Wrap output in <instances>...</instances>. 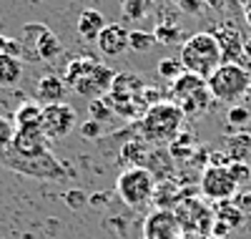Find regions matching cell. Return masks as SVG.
Wrapping results in <instances>:
<instances>
[{"instance_id": "obj_1", "label": "cell", "mask_w": 251, "mask_h": 239, "mask_svg": "<svg viewBox=\"0 0 251 239\" xmlns=\"http://www.w3.org/2000/svg\"><path fill=\"white\" fill-rule=\"evenodd\" d=\"M0 161L10 171L38 181H66L71 177V171L53 156L50 141L40 126L15 128L13 144L0 154Z\"/></svg>"}, {"instance_id": "obj_2", "label": "cell", "mask_w": 251, "mask_h": 239, "mask_svg": "<svg viewBox=\"0 0 251 239\" xmlns=\"http://www.w3.org/2000/svg\"><path fill=\"white\" fill-rule=\"evenodd\" d=\"M178 63L186 73H194L199 78H208L221 63V46L211 30H201V33H194L183 40L181 46V53H178Z\"/></svg>"}, {"instance_id": "obj_3", "label": "cell", "mask_w": 251, "mask_h": 239, "mask_svg": "<svg viewBox=\"0 0 251 239\" xmlns=\"http://www.w3.org/2000/svg\"><path fill=\"white\" fill-rule=\"evenodd\" d=\"M181 121H183V114L176 103L158 101L149 106L146 116L133 128H136V136L146 144H174L181 128Z\"/></svg>"}, {"instance_id": "obj_4", "label": "cell", "mask_w": 251, "mask_h": 239, "mask_svg": "<svg viewBox=\"0 0 251 239\" xmlns=\"http://www.w3.org/2000/svg\"><path fill=\"white\" fill-rule=\"evenodd\" d=\"M208 93L219 103L234 106L239 98H244L246 89L251 86V73L241 63H221V66L206 78Z\"/></svg>"}, {"instance_id": "obj_5", "label": "cell", "mask_w": 251, "mask_h": 239, "mask_svg": "<svg viewBox=\"0 0 251 239\" xmlns=\"http://www.w3.org/2000/svg\"><path fill=\"white\" fill-rule=\"evenodd\" d=\"M156 177L143 166H126L116 179V194L131 209H141L153 199Z\"/></svg>"}, {"instance_id": "obj_6", "label": "cell", "mask_w": 251, "mask_h": 239, "mask_svg": "<svg viewBox=\"0 0 251 239\" xmlns=\"http://www.w3.org/2000/svg\"><path fill=\"white\" fill-rule=\"evenodd\" d=\"M236 181L234 177L228 174V166L224 164H211V166H206L203 174H201V194L208 199V202H228V199H234L236 197Z\"/></svg>"}, {"instance_id": "obj_7", "label": "cell", "mask_w": 251, "mask_h": 239, "mask_svg": "<svg viewBox=\"0 0 251 239\" xmlns=\"http://www.w3.org/2000/svg\"><path fill=\"white\" fill-rule=\"evenodd\" d=\"M75 126V108L71 103H50L43 106V116H40V128L48 141H60L68 134H73Z\"/></svg>"}, {"instance_id": "obj_8", "label": "cell", "mask_w": 251, "mask_h": 239, "mask_svg": "<svg viewBox=\"0 0 251 239\" xmlns=\"http://www.w3.org/2000/svg\"><path fill=\"white\" fill-rule=\"evenodd\" d=\"M113 78H116L113 68L103 66V63H93V66L88 68V73L83 76V78L73 86V89H75V93L86 96V98H91V101H93V98H103V96L111 93Z\"/></svg>"}, {"instance_id": "obj_9", "label": "cell", "mask_w": 251, "mask_h": 239, "mask_svg": "<svg viewBox=\"0 0 251 239\" xmlns=\"http://www.w3.org/2000/svg\"><path fill=\"white\" fill-rule=\"evenodd\" d=\"M183 229L171 209H153L143 222V239H181Z\"/></svg>"}, {"instance_id": "obj_10", "label": "cell", "mask_w": 251, "mask_h": 239, "mask_svg": "<svg viewBox=\"0 0 251 239\" xmlns=\"http://www.w3.org/2000/svg\"><path fill=\"white\" fill-rule=\"evenodd\" d=\"M221 46V58L224 63H241L244 60V35L236 23H221L211 30ZM244 66V63H241Z\"/></svg>"}, {"instance_id": "obj_11", "label": "cell", "mask_w": 251, "mask_h": 239, "mask_svg": "<svg viewBox=\"0 0 251 239\" xmlns=\"http://www.w3.org/2000/svg\"><path fill=\"white\" fill-rule=\"evenodd\" d=\"M96 46L103 56H121L123 51H128V28H123L121 23H106L96 38Z\"/></svg>"}, {"instance_id": "obj_12", "label": "cell", "mask_w": 251, "mask_h": 239, "mask_svg": "<svg viewBox=\"0 0 251 239\" xmlns=\"http://www.w3.org/2000/svg\"><path fill=\"white\" fill-rule=\"evenodd\" d=\"M66 93H68V86H66V81H63L60 76H55V73L43 76V78L38 81V86H35V101H38L40 106L63 103Z\"/></svg>"}, {"instance_id": "obj_13", "label": "cell", "mask_w": 251, "mask_h": 239, "mask_svg": "<svg viewBox=\"0 0 251 239\" xmlns=\"http://www.w3.org/2000/svg\"><path fill=\"white\" fill-rule=\"evenodd\" d=\"M78 35L83 40H96L100 35V30L106 28V18L100 15V10H93V8H86L80 15H78Z\"/></svg>"}, {"instance_id": "obj_14", "label": "cell", "mask_w": 251, "mask_h": 239, "mask_svg": "<svg viewBox=\"0 0 251 239\" xmlns=\"http://www.w3.org/2000/svg\"><path fill=\"white\" fill-rule=\"evenodd\" d=\"M23 78V60L0 53V89H13Z\"/></svg>"}, {"instance_id": "obj_15", "label": "cell", "mask_w": 251, "mask_h": 239, "mask_svg": "<svg viewBox=\"0 0 251 239\" xmlns=\"http://www.w3.org/2000/svg\"><path fill=\"white\" fill-rule=\"evenodd\" d=\"M183 197H188V191H181L176 184H158L156 181V189H153V204H156V209H176V204L183 199Z\"/></svg>"}, {"instance_id": "obj_16", "label": "cell", "mask_w": 251, "mask_h": 239, "mask_svg": "<svg viewBox=\"0 0 251 239\" xmlns=\"http://www.w3.org/2000/svg\"><path fill=\"white\" fill-rule=\"evenodd\" d=\"M40 116H43V106L38 101H25L15 108L13 123L15 128H28V126H40Z\"/></svg>"}, {"instance_id": "obj_17", "label": "cell", "mask_w": 251, "mask_h": 239, "mask_svg": "<svg viewBox=\"0 0 251 239\" xmlns=\"http://www.w3.org/2000/svg\"><path fill=\"white\" fill-rule=\"evenodd\" d=\"M60 51H63V46H60L58 35L48 28L43 35H40V40L35 43L33 56H35L38 60H53V58H58V56H60Z\"/></svg>"}, {"instance_id": "obj_18", "label": "cell", "mask_w": 251, "mask_h": 239, "mask_svg": "<svg viewBox=\"0 0 251 239\" xmlns=\"http://www.w3.org/2000/svg\"><path fill=\"white\" fill-rule=\"evenodd\" d=\"M216 222H221V224H226L228 229H239L241 224H244V211L228 199V202H219V207H216Z\"/></svg>"}, {"instance_id": "obj_19", "label": "cell", "mask_w": 251, "mask_h": 239, "mask_svg": "<svg viewBox=\"0 0 251 239\" xmlns=\"http://www.w3.org/2000/svg\"><path fill=\"white\" fill-rule=\"evenodd\" d=\"M48 30V26L43 23H25L23 26V33H20V46H23V56H33L35 51V43L40 40V35H43ZM35 58V56H33Z\"/></svg>"}, {"instance_id": "obj_20", "label": "cell", "mask_w": 251, "mask_h": 239, "mask_svg": "<svg viewBox=\"0 0 251 239\" xmlns=\"http://www.w3.org/2000/svg\"><path fill=\"white\" fill-rule=\"evenodd\" d=\"M153 8V0H123V18L126 20H131V23H138V20H143L146 15L151 13Z\"/></svg>"}, {"instance_id": "obj_21", "label": "cell", "mask_w": 251, "mask_h": 239, "mask_svg": "<svg viewBox=\"0 0 251 239\" xmlns=\"http://www.w3.org/2000/svg\"><path fill=\"white\" fill-rule=\"evenodd\" d=\"M156 46V38L151 30H128V51H136V53H149L151 48Z\"/></svg>"}, {"instance_id": "obj_22", "label": "cell", "mask_w": 251, "mask_h": 239, "mask_svg": "<svg viewBox=\"0 0 251 239\" xmlns=\"http://www.w3.org/2000/svg\"><path fill=\"white\" fill-rule=\"evenodd\" d=\"M153 38H156V43H161V46H174V43H178V38H181V26L158 23L156 30H153Z\"/></svg>"}, {"instance_id": "obj_23", "label": "cell", "mask_w": 251, "mask_h": 239, "mask_svg": "<svg viewBox=\"0 0 251 239\" xmlns=\"http://www.w3.org/2000/svg\"><path fill=\"white\" fill-rule=\"evenodd\" d=\"M249 149H251V136L241 131L239 136H234V141H228V156H231V161H246Z\"/></svg>"}, {"instance_id": "obj_24", "label": "cell", "mask_w": 251, "mask_h": 239, "mask_svg": "<svg viewBox=\"0 0 251 239\" xmlns=\"http://www.w3.org/2000/svg\"><path fill=\"white\" fill-rule=\"evenodd\" d=\"M88 111H91V121H98V123H108L113 119V108L106 101V96H103V98H93L91 106H88Z\"/></svg>"}, {"instance_id": "obj_25", "label": "cell", "mask_w": 251, "mask_h": 239, "mask_svg": "<svg viewBox=\"0 0 251 239\" xmlns=\"http://www.w3.org/2000/svg\"><path fill=\"white\" fill-rule=\"evenodd\" d=\"M156 71H158V76H161L163 81H176V78L183 73L181 63H178L176 58H161L158 66H156Z\"/></svg>"}, {"instance_id": "obj_26", "label": "cell", "mask_w": 251, "mask_h": 239, "mask_svg": "<svg viewBox=\"0 0 251 239\" xmlns=\"http://www.w3.org/2000/svg\"><path fill=\"white\" fill-rule=\"evenodd\" d=\"M63 202H66L71 209L80 211V209L88 207V194L83 191V189H68L66 194H63Z\"/></svg>"}, {"instance_id": "obj_27", "label": "cell", "mask_w": 251, "mask_h": 239, "mask_svg": "<svg viewBox=\"0 0 251 239\" xmlns=\"http://www.w3.org/2000/svg\"><path fill=\"white\" fill-rule=\"evenodd\" d=\"M249 121H251V108H246L244 103H234L231 108H228V123H231L234 128L246 126Z\"/></svg>"}, {"instance_id": "obj_28", "label": "cell", "mask_w": 251, "mask_h": 239, "mask_svg": "<svg viewBox=\"0 0 251 239\" xmlns=\"http://www.w3.org/2000/svg\"><path fill=\"white\" fill-rule=\"evenodd\" d=\"M13 136H15V123L13 119L8 116H0V154L13 144Z\"/></svg>"}, {"instance_id": "obj_29", "label": "cell", "mask_w": 251, "mask_h": 239, "mask_svg": "<svg viewBox=\"0 0 251 239\" xmlns=\"http://www.w3.org/2000/svg\"><path fill=\"white\" fill-rule=\"evenodd\" d=\"M228 174L234 177L236 186L251 184V169L246 166V161H231V164H228Z\"/></svg>"}, {"instance_id": "obj_30", "label": "cell", "mask_w": 251, "mask_h": 239, "mask_svg": "<svg viewBox=\"0 0 251 239\" xmlns=\"http://www.w3.org/2000/svg\"><path fill=\"white\" fill-rule=\"evenodd\" d=\"M78 131H80V136L83 139H100V134H103V123H98V121H86V123H83L80 128H78Z\"/></svg>"}, {"instance_id": "obj_31", "label": "cell", "mask_w": 251, "mask_h": 239, "mask_svg": "<svg viewBox=\"0 0 251 239\" xmlns=\"http://www.w3.org/2000/svg\"><path fill=\"white\" fill-rule=\"evenodd\" d=\"M178 8L188 15H201L208 5L203 3V0H178Z\"/></svg>"}, {"instance_id": "obj_32", "label": "cell", "mask_w": 251, "mask_h": 239, "mask_svg": "<svg viewBox=\"0 0 251 239\" xmlns=\"http://www.w3.org/2000/svg\"><path fill=\"white\" fill-rule=\"evenodd\" d=\"M108 202H111V194L108 191H98V194H93V197H88V204L93 209H106Z\"/></svg>"}, {"instance_id": "obj_33", "label": "cell", "mask_w": 251, "mask_h": 239, "mask_svg": "<svg viewBox=\"0 0 251 239\" xmlns=\"http://www.w3.org/2000/svg\"><path fill=\"white\" fill-rule=\"evenodd\" d=\"M234 204H236V207H239L244 214H251V191H246V194H244V191H241V194L236 191Z\"/></svg>"}, {"instance_id": "obj_34", "label": "cell", "mask_w": 251, "mask_h": 239, "mask_svg": "<svg viewBox=\"0 0 251 239\" xmlns=\"http://www.w3.org/2000/svg\"><path fill=\"white\" fill-rule=\"evenodd\" d=\"M208 8H219V10H228L234 5V0H203Z\"/></svg>"}, {"instance_id": "obj_35", "label": "cell", "mask_w": 251, "mask_h": 239, "mask_svg": "<svg viewBox=\"0 0 251 239\" xmlns=\"http://www.w3.org/2000/svg\"><path fill=\"white\" fill-rule=\"evenodd\" d=\"M244 58H251V38L244 40Z\"/></svg>"}, {"instance_id": "obj_36", "label": "cell", "mask_w": 251, "mask_h": 239, "mask_svg": "<svg viewBox=\"0 0 251 239\" xmlns=\"http://www.w3.org/2000/svg\"><path fill=\"white\" fill-rule=\"evenodd\" d=\"M244 101H246L244 106H246V108H251V86H249V89H246V93H244Z\"/></svg>"}, {"instance_id": "obj_37", "label": "cell", "mask_w": 251, "mask_h": 239, "mask_svg": "<svg viewBox=\"0 0 251 239\" xmlns=\"http://www.w3.org/2000/svg\"><path fill=\"white\" fill-rule=\"evenodd\" d=\"M244 13H246V23H249V28H251V5L244 8Z\"/></svg>"}, {"instance_id": "obj_38", "label": "cell", "mask_w": 251, "mask_h": 239, "mask_svg": "<svg viewBox=\"0 0 251 239\" xmlns=\"http://www.w3.org/2000/svg\"><path fill=\"white\" fill-rule=\"evenodd\" d=\"M236 3H241L244 8H249V5H251V0H236Z\"/></svg>"}, {"instance_id": "obj_39", "label": "cell", "mask_w": 251, "mask_h": 239, "mask_svg": "<svg viewBox=\"0 0 251 239\" xmlns=\"http://www.w3.org/2000/svg\"><path fill=\"white\" fill-rule=\"evenodd\" d=\"M206 239H226V237H214V234H208Z\"/></svg>"}]
</instances>
